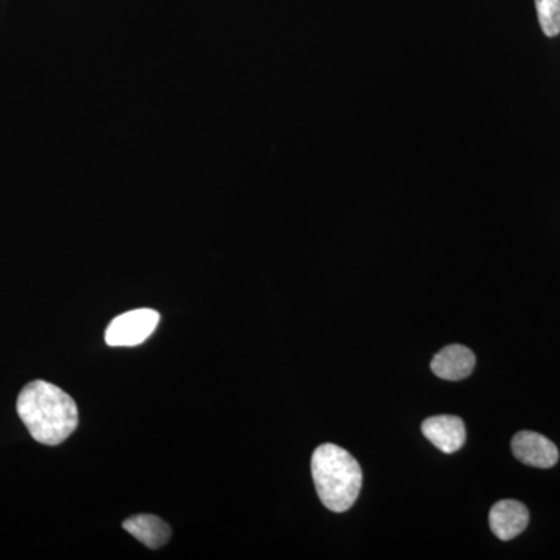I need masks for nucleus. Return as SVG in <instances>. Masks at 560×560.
I'll use <instances>...</instances> for the list:
<instances>
[{
  "label": "nucleus",
  "instance_id": "obj_1",
  "mask_svg": "<svg viewBox=\"0 0 560 560\" xmlns=\"http://www.w3.org/2000/svg\"><path fill=\"white\" fill-rule=\"evenodd\" d=\"M16 410L33 440L39 444H61L79 427L75 401L49 382L28 383L18 397Z\"/></svg>",
  "mask_w": 560,
  "mask_h": 560
},
{
  "label": "nucleus",
  "instance_id": "obj_2",
  "mask_svg": "<svg viewBox=\"0 0 560 560\" xmlns=\"http://www.w3.org/2000/svg\"><path fill=\"white\" fill-rule=\"evenodd\" d=\"M316 492L327 510L346 512L353 506L363 485L359 460L345 448L323 444L312 456Z\"/></svg>",
  "mask_w": 560,
  "mask_h": 560
},
{
  "label": "nucleus",
  "instance_id": "obj_3",
  "mask_svg": "<svg viewBox=\"0 0 560 560\" xmlns=\"http://www.w3.org/2000/svg\"><path fill=\"white\" fill-rule=\"evenodd\" d=\"M160 320V313L151 308L124 313L109 324L105 340L110 348H132L142 345L156 330Z\"/></svg>",
  "mask_w": 560,
  "mask_h": 560
},
{
  "label": "nucleus",
  "instance_id": "obj_4",
  "mask_svg": "<svg viewBox=\"0 0 560 560\" xmlns=\"http://www.w3.org/2000/svg\"><path fill=\"white\" fill-rule=\"evenodd\" d=\"M515 458L530 467L550 469L559 460V451L548 438L534 431H521L512 440Z\"/></svg>",
  "mask_w": 560,
  "mask_h": 560
},
{
  "label": "nucleus",
  "instance_id": "obj_5",
  "mask_svg": "<svg viewBox=\"0 0 560 560\" xmlns=\"http://www.w3.org/2000/svg\"><path fill=\"white\" fill-rule=\"evenodd\" d=\"M422 433L441 452L452 455L466 442V425L456 416H434L422 423Z\"/></svg>",
  "mask_w": 560,
  "mask_h": 560
},
{
  "label": "nucleus",
  "instance_id": "obj_6",
  "mask_svg": "<svg viewBox=\"0 0 560 560\" xmlns=\"http://www.w3.org/2000/svg\"><path fill=\"white\" fill-rule=\"evenodd\" d=\"M489 523L490 529L500 540H511L528 526L529 512L521 501H499L490 510Z\"/></svg>",
  "mask_w": 560,
  "mask_h": 560
},
{
  "label": "nucleus",
  "instance_id": "obj_7",
  "mask_svg": "<svg viewBox=\"0 0 560 560\" xmlns=\"http://www.w3.org/2000/svg\"><path fill=\"white\" fill-rule=\"evenodd\" d=\"M475 353L460 345L447 346L431 360V371L444 381L458 382L469 377L474 371Z\"/></svg>",
  "mask_w": 560,
  "mask_h": 560
},
{
  "label": "nucleus",
  "instance_id": "obj_8",
  "mask_svg": "<svg viewBox=\"0 0 560 560\" xmlns=\"http://www.w3.org/2000/svg\"><path fill=\"white\" fill-rule=\"evenodd\" d=\"M124 529L151 550L164 547L172 537V528L156 515H135L124 522Z\"/></svg>",
  "mask_w": 560,
  "mask_h": 560
},
{
  "label": "nucleus",
  "instance_id": "obj_9",
  "mask_svg": "<svg viewBox=\"0 0 560 560\" xmlns=\"http://www.w3.org/2000/svg\"><path fill=\"white\" fill-rule=\"evenodd\" d=\"M540 27L548 38L560 35V0H536Z\"/></svg>",
  "mask_w": 560,
  "mask_h": 560
}]
</instances>
